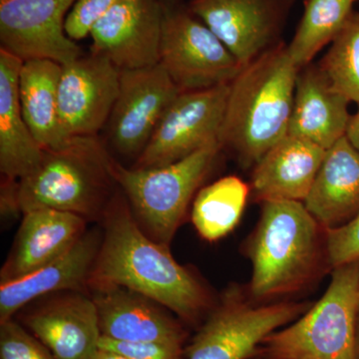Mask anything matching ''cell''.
Segmentation results:
<instances>
[{"label": "cell", "mask_w": 359, "mask_h": 359, "mask_svg": "<svg viewBox=\"0 0 359 359\" xmlns=\"http://www.w3.org/2000/svg\"><path fill=\"white\" fill-rule=\"evenodd\" d=\"M297 73L282 42L231 80L219 142L245 168L254 167L289 134Z\"/></svg>", "instance_id": "2"}, {"label": "cell", "mask_w": 359, "mask_h": 359, "mask_svg": "<svg viewBox=\"0 0 359 359\" xmlns=\"http://www.w3.org/2000/svg\"><path fill=\"white\" fill-rule=\"evenodd\" d=\"M159 65L181 92L231 83L243 65L191 11L186 0H161Z\"/></svg>", "instance_id": "7"}, {"label": "cell", "mask_w": 359, "mask_h": 359, "mask_svg": "<svg viewBox=\"0 0 359 359\" xmlns=\"http://www.w3.org/2000/svg\"><path fill=\"white\" fill-rule=\"evenodd\" d=\"M358 354L359 359V289H358Z\"/></svg>", "instance_id": "33"}, {"label": "cell", "mask_w": 359, "mask_h": 359, "mask_svg": "<svg viewBox=\"0 0 359 359\" xmlns=\"http://www.w3.org/2000/svg\"><path fill=\"white\" fill-rule=\"evenodd\" d=\"M0 359H56L27 328L11 320L0 323Z\"/></svg>", "instance_id": "27"}, {"label": "cell", "mask_w": 359, "mask_h": 359, "mask_svg": "<svg viewBox=\"0 0 359 359\" xmlns=\"http://www.w3.org/2000/svg\"><path fill=\"white\" fill-rule=\"evenodd\" d=\"M121 0H77L65 21L66 34L77 41L86 39L92 28Z\"/></svg>", "instance_id": "28"}, {"label": "cell", "mask_w": 359, "mask_h": 359, "mask_svg": "<svg viewBox=\"0 0 359 359\" xmlns=\"http://www.w3.org/2000/svg\"><path fill=\"white\" fill-rule=\"evenodd\" d=\"M77 0H0V48L25 61L48 59L66 65L82 56L65 32Z\"/></svg>", "instance_id": "11"}, {"label": "cell", "mask_w": 359, "mask_h": 359, "mask_svg": "<svg viewBox=\"0 0 359 359\" xmlns=\"http://www.w3.org/2000/svg\"><path fill=\"white\" fill-rule=\"evenodd\" d=\"M318 63L332 86L351 102L358 104L359 11H353Z\"/></svg>", "instance_id": "26"}, {"label": "cell", "mask_w": 359, "mask_h": 359, "mask_svg": "<svg viewBox=\"0 0 359 359\" xmlns=\"http://www.w3.org/2000/svg\"><path fill=\"white\" fill-rule=\"evenodd\" d=\"M103 219L102 242L89 278L91 289L131 290L190 323L211 309L204 285L176 262L169 248L141 230L124 194H113Z\"/></svg>", "instance_id": "1"}, {"label": "cell", "mask_w": 359, "mask_h": 359, "mask_svg": "<svg viewBox=\"0 0 359 359\" xmlns=\"http://www.w3.org/2000/svg\"><path fill=\"white\" fill-rule=\"evenodd\" d=\"M180 93L160 65L121 70L119 93L107 123L113 148L138 158Z\"/></svg>", "instance_id": "12"}, {"label": "cell", "mask_w": 359, "mask_h": 359, "mask_svg": "<svg viewBox=\"0 0 359 359\" xmlns=\"http://www.w3.org/2000/svg\"><path fill=\"white\" fill-rule=\"evenodd\" d=\"M304 204L325 231L358 216L359 152L346 137L327 149Z\"/></svg>", "instance_id": "21"}, {"label": "cell", "mask_w": 359, "mask_h": 359, "mask_svg": "<svg viewBox=\"0 0 359 359\" xmlns=\"http://www.w3.org/2000/svg\"><path fill=\"white\" fill-rule=\"evenodd\" d=\"M111 159L99 136L73 137L61 147L44 149L39 167L18 181L20 212L52 209L84 219L103 216L116 184Z\"/></svg>", "instance_id": "4"}, {"label": "cell", "mask_w": 359, "mask_h": 359, "mask_svg": "<svg viewBox=\"0 0 359 359\" xmlns=\"http://www.w3.org/2000/svg\"><path fill=\"white\" fill-rule=\"evenodd\" d=\"M354 0H306L304 11L294 37L287 44L290 58L297 68L313 62L332 43L353 13Z\"/></svg>", "instance_id": "25"}, {"label": "cell", "mask_w": 359, "mask_h": 359, "mask_svg": "<svg viewBox=\"0 0 359 359\" xmlns=\"http://www.w3.org/2000/svg\"><path fill=\"white\" fill-rule=\"evenodd\" d=\"M351 101L332 86L320 63L299 68L289 134L327 150L346 137Z\"/></svg>", "instance_id": "18"}, {"label": "cell", "mask_w": 359, "mask_h": 359, "mask_svg": "<svg viewBox=\"0 0 359 359\" xmlns=\"http://www.w3.org/2000/svg\"><path fill=\"white\" fill-rule=\"evenodd\" d=\"M23 61L0 48V171L2 178H25L34 171L44 149L23 116L18 93Z\"/></svg>", "instance_id": "22"}, {"label": "cell", "mask_w": 359, "mask_h": 359, "mask_svg": "<svg viewBox=\"0 0 359 359\" xmlns=\"http://www.w3.org/2000/svg\"><path fill=\"white\" fill-rule=\"evenodd\" d=\"M250 192V186L236 176L201 189L192 209L193 224L201 237L215 242L231 233L242 218Z\"/></svg>", "instance_id": "24"}, {"label": "cell", "mask_w": 359, "mask_h": 359, "mask_svg": "<svg viewBox=\"0 0 359 359\" xmlns=\"http://www.w3.org/2000/svg\"><path fill=\"white\" fill-rule=\"evenodd\" d=\"M327 150L287 134L254 166L250 191L262 204L271 201L304 202Z\"/></svg>", "instance_id": "19"}, {"label": "cell", "mask_w": 359, "mask_h": 359, "mask_svg": "<svg viewBox=\"0 0 359 359\" xmlns=\"http://www.w3.org/2000/svg\"><path fill=\"white\" fill-rule=\"evenodd\" d=\"M359 259L332 269L327 292L297 320L264 340V359H358Z\"/></svg>", "instance_id": "5"}, {"label": "cell", "mask_w": 359, "mask_h": 359, "mask_svg": "<svg viewBox=\"0 0 359 359\" xmlns=\"http://www.w3.org/2000/svg\"><path fill=\"white\" fill-rule=\"evenodd\" d=\"M230 83L181 92L163 115L136 168L172 164L219 144Z\"/></svg>", "instance_id": "9"}, {"label": "cell", "mask_w": 359, "mask_h": 359, "mask_svg": "<svg viewBox=\"0 0 359 359\" xmlns=\"http://www.w3.org/2000/svg\"><path fill=\"white\" fill-rule=\"evenodd\" d=\"M327 252L332 269L359 259V215L349 223L327 231Z\"/></svg>", "instance_id": "30"}, {"label": "cell", "mask_w": 359, "mask_h": 359, "mask_svg": "<svg viewBox=\"0 0 359 359\" xmlns=\"http://www.w3.org/2000/svg\"><path fill=\"white\" fill-rule=\"evenodd\" d=\"M102 337L125 341L159 342L183 347L187 334L157 302L123 287L94 290Z\"/></svg>", "instance_id": "16"}, {"label": "cell", "mask_w": 359, "mask_h": 359, "mask_svg": "<svg viewBox=\"0 0 359 359\" xmlns=\"http://www.w3.org/2000/svg\"><path fill=\"white\" fill-rule=\"evenodd\" d=\"M245 254L252 264V299L268 301L294 294L313 282L327 259V231L304 202L263 203Z\"/></svg>", "instance_id": "3"}, {"label": "cell", "mask_w": 359, "mask_h": 359, "mask_svg": "<svg viewBox=\"0 0 359 359\" xmlns=\"http://www.w3.org/2000/svg\"><path fill=\"white\" fill-rule=\"evenodd\" d=\"M222 150L216 144L154 168H126L112 157L109 170L137 221L143 223L153 240L169 248L191 200Z\"/></svg>", "instance_id": "6"}, {"label": "cell", "mask_w": 359, "mask_h": 359, "mask_svg": "<svg viewBox=\"0 0 359 359\" xmlns=\"http://www.w3.org/2000/svg\"><path fill=\"white\" fill-rule=\"evenodd\" d=\"M62 65L48 59L23 62L18 93L21 110L35 140L43 149L61 147L63 140L59 124L58 89Z\"/></svg>", "instance_id": "23"}, {"label": "cell", "mask_w": 359, "mask_h": 359, "mask_svg": "<svg viewBox=\"0 0 359 359\" xmlns=\"http://www.w3.org/2000/svg\"><path fill=\"white\" fill-rule=\"evenodd\" d=\"M354 1H355V0H354Z\"/></svg>", "instance_id": "34"}, {"label": "cell", "mask_w": 359, "mask_h": 359, "mask_svg": "<svg viewBox=\"0 0 359 359\" xmlns=\"http://www.w3.org/2000/svg\"><path fill=\"white\" fill-rule=\"evenodd\" d=\"M295 0H186L243 66L282 43Z\"/></svg>", "instance_id": "10"}, {"label": "cell", "mask_w": 359, "mask_h": 359, "mask_svg": "<svg viewBox=\"0 0 359 359\" xmlns=\"http://www.w3.org/2000/svg\"><path fill=\"white\" fill-rule=\"evenodd\" d=\"M358 105V111L351 115L349 120L346 137L349 143L359 152V103Z\"/></svg>", "instance_id": "31"}, {"label": "cell", "mask_w": 359, "mask_h": 359, "mask_svg": "<svg viewBox=\"0 0 359 359\" xmlns=\"http://www.w3.org/2000/svg\"><path fill=\"white\" fill-rule=\"evenodd\" d=\"M308 302L257 304L231 287L184 351V359H250L269 334L306 313Z\"/></svg>", "instance_id": "8"}, {"label": "cell", "mask_w": 359, "mask_h": 359, "mask_svg": "<svg viewBox=\"0 0 359 359\" xmlns=\"http://www.w3.org/2000/svg\"><path fill=\"white\" fill-rule=\"evenodd\" d=\"M161 0H121L92 28L91 53L120 70L159 65Z\"/></svg>", "instance_id": "14"}, {"label": "cell", "mask_w": 359, "mask_h": 359, "mask_svg": "<svg viewBox=\"0 0 359 359\" xmlns=\"http://www.w3.org/2000/svg\"><path fill=\"white\" fill-rule=\"evenodd\" d=\"M83 217L52 209L23 214L11 256L1 271V282L15 280L57 259L85 233Z\"/></svg>", "instance_id": "20"}, {"label": "cell", "mask_w": 359, "mask_h": 359, "mask_svg": "<svg viewBox=\"0 0 359 359\" xmlns=\"http://www.w3.org/2000/svg\"><path fill=\"white\" fill-rule=\"evenodd\" d=\"M99 348L112 351L127 359H184L183 347L159 342L125 341L101 335Z\"/></svg>", "instance_id": "29"}, {"label": "cell", "mask_w": 359, "mask_h": 359, "mask_svg": "<svg viewBox=\"0 0 359 359\" xmlns=\"http://www.w3.org/2000/svg\"><path fill=\"white\" fill-rule=\"evenodd\" d=\"M22 323L56 359H91L99 349L101 332L92 297H57L26 313Z\"/></svg>", "instance_id": "15"}, {"label": "cell", "mask_w": 359, "mask_h": 359, "mask_svg": "<svg viewBox=\"0 0 359 359\" xmlns=\"http://www.w3.org/2000/svg\"><path fill=\"white\" fill-rule=\"evenodd\" d=\"M120 74L110 60L93 53L62 65L58 112L63 140L99 136L119 93Z\"/></svg>", "instance_id": "13"}, {"label": "cell", "mask_w": 359, "mask_h": 359, "mask_svg": "<svg viewBox=\"0 0 359 359\" xmlns=\"http://www.w3.org/2000/svg\"><path fill=\"white\" fill-rule=\"evenodd\" d=\"M91 359H127L119 355V354L112 353V351H105V349L99 348Z\"/></svg>", "instance_id": "32"}, {"label": "cell", "mask_w": 359, "mask_h": 359, "mask_svg": "<svg viewBox=\"0 0 359 359\" xmlns=\"http://www.w3.org/2000/svg\"><path fill=\"white\" fill-rule=\"evenodd\" d=\"M101 237L96 231L85 233L65 254L36 271L1 282L0 285V323L42 295L80 290L89 285L90 275L100 250Z\"/></svg>", "instance_id": "17"}]
</instances>
